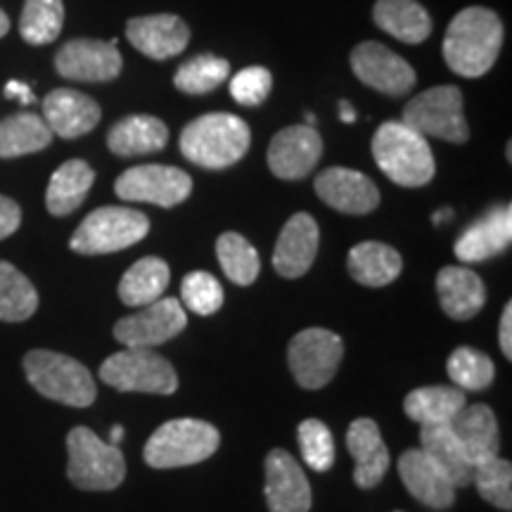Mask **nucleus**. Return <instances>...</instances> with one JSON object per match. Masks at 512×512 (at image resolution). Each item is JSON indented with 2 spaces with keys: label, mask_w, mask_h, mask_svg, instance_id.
<instances>
[{
  "label": "nucleus",
  "mask_w": 512,
  "mask_h": 512,
  "mask_svg": "<svg viewBox=\"0 0 512 512\" xmlns=\"http://www.w3.org/2000/svg\"><path fill=\"white\" fill-rule=\"evenodd\" d=\"M472 484L477 486L479 496L498 510L512 508V465L501 456L482 460L475 465Z\"/></svg>",
  "instance_id": "39"
},
{
  "label": "nucleus",
  "mask_w": 512,
  "mask_h": 512,
  "mask_svg": "<svg viewBox=\"0 0 512 512\" xmlns=\"http://www.w3.org/2000/svg\"><path fill=\"white\" fill-rule=\"evenodd\" d=\"M347 268L358 285L384 287L399 278L403 259L384 242H361L349 252Z\"/></svg>",
  "instance_id": "29"
},
{
  "label": "nucleus",
  "mask_w": 512,
  "mask_h": 512,
  "mask_svg": "<svg viewBox=\"0 0 512 512\" xmlns=\"http://www.w3.org/2000/svg\"><path fill=\"white\" fill-rule=\"evenodd\" d=\"M150 233V219L138 209L100 207L91 211L69 240L76 254L98 256L138 245Z\"/></svg>",
  "instance_id": "7"
},
{
  "label": "nucleus",
  "mask_w": 512,
  "mask_h": 512,
  "mask_svg": "<svg viewBox=\"0 0 512 512\" xmlns=\"http://www.w3.org/2000/svg\"><path fill=\"white\" fill-rule=\"evenodd\" d=\"M339 119H342L344 124H354L356 121V110L349 100L339 102Z\"/></svg>",
  "instance_id": "46"
},
{
  "label": "nucleus",
  "mask_w": 512,
  "mask_h": 512,
  "mask_svg": "<svg viewBox=\"0 0 512 512\" xmlns=\"http://www.w3.org/2000/svg\"><path fill=\"white\" fill-rule=\"evenodd\" d=\"M24 373L38 394L64 406L88 408L98 396V387L88 368L76 358L57 354V351H29L24 356Z\"/></svg>",
  "instance_id": "4"
},
{
  "label": "nucleus",
  "mask_w": 512,
  "mask_h": 512,
  "mask_svg": "<svg viewBox=\"0 0 512 512\" xmlns=\"http://www.w3.org/2000/svg\"><path fill=\"white\" fill-rule=\"evenodd\" d=\"M403 124L415 128L425 138L465 143L470 138V128L465 121L463 91L458 86H437L415 95L403 110Z\"/></svg>",
  "instance_id": "9"
},
{
  "label": "nucleus",
  "mask_w": 512,
  "mask_h": 512,
  "mask_svg": "<svg viewBox=\"0 0 512 512\" xmlns=\"http://www.w3.org/2000/svg\"><path fill=\"white\" fill-rule=\"evenodd\" d=\"M351 69L358 76V81H363L366 86L375 88L384 95H399L413 91L415 86V69L403 60L401 55H396L394 50L377 41H366L361 46L351 50Z\"/></svg>",
  "instance_id": "13"
},
{
  "label": "nucleus",
  "mask_w": 512,
  "mask_h": 512,
  "mask_svg": "<svg viewBox=\"0 0 512 512\" xmlns=\"http://www.w3.org/2000/svg\"><path fill=\"white\" fill-rule=\"evenodd\" d=\"M64 24L62 0H27L19 17V34L29 46H48Z\"/></svg>",
  "instance_id": "36"
},
{
  "label": "nucleus",
  "mask_w": 512,
  "mask_h": 512,
  "mask_svg": "<svg viewBox=\"0 0 512 512\" xmlns=\"http://www.w3.org/2000/svg\"><path fill=\"white\" fill-rule=\"evenodd\" d=\"M216 256L226 278L240 287L252 285L261 271L259 252L240 233H223L216 240Z\"/></svg>",
  "instance_id": "35"
},
{
  "label": "nucleus",
  "mask_w": 512,
  "mask_h": 512,
  "mask_svg": "<svg viewBox=\"0 0 512 512\" xmlns=\"http://www.w3.org/2000/svg\"><path fill=\"white\" fill-rule=\"evenodd\" d=\"M441 309L453 320L475 318L486 304V287L475 271L465 266H446L437 275Z\"/></svg>",
  "instance_id": "24"
},
{
  "label": "nucleus",
  "mask_w": 512,
  "mask_h": 512,
  "mask_svg": "<svg viewBox=\"0 0 512 512\" xmlns=\"http://www.w3.org/2000/svg\"><path fill=\"white\" fill-rule=\"evenodd\" d=\"M50 131L43 117L34 112H17L0 121V159L34 155L50 145Z\"/></svg>",
  "instance_id": "33"
},
{
  "label": "nucleus",
  "mask_w": 512,
  "mask_h": 512,
  "mask_svg": "<svg viewBox=\"0 0 512 512\" xmlns=\"http://www.w3.org/2000/svg\"><path fill=\"white\" fill-rule=\"evenodd\" d=\"M451 216H453V214H451V211H448V209H441V211H439V214H437V216H434V223H441V221H444V219L448 221V219H451Z\"/></svg>",
  "instance_id": "49"
},
{
  "label": "nucleus",
  "mask_w": 512,
  "mask_h": 512,
  "mask_svg": "<svg viewBox=\"0 0 512 512\" xmlns=\"http://www.w3.org/2000/svg\"><path fill=\"white\" fill-rule=\"evenodd\" d=\"M503 46V22L489 8H465L448 24L444 60L453 74L477 79L494 67Z\"/></svg>",
  "instance_id": "1"
},
{
  "label": "nucleus",
  "mask_w": 512,
  "mask_h": 512,
  "mask_svg": "<svg viewBox=\"0 0 512 512\" xmlns=\"http://www.w3.org/2000/svg\"><path fill=\"white\" fill-rule=\"evenodd\" d=\"M100 380L117 392L169 396L178 389L176 370L152 349H126L100 366Z\"/></svg>",
  "instance_id": "8"
},
{
  "label": "nucleus",
  "mask_w": 512,
  "mask_h": 512,
  "mask_svg": "<svg viewBox=\"0 0 512 512\" xmlns=\"http://www.w3.org/2000/svg\"><path fill=\"white\" fill-rule=\"evenodd\" d=\"M249 143H252L249 126L228 112H211L190 121L178 140L188 162L214 171L238 164L247 155Z\"/></svg>",
  "instance_id": "2"
},
{
  "label": "nucleus",
  "mask_w": 512,
  "mask_h": 512,
  "mask_svg": "<svg viewBox=\"0 0 512 512\" xmlns=\"http://www.w3.org/2000/svg\"><path fill=\"white\" fill-rule=\"evenodd\" d=\"M121 439H124V427H121V425H114V427H112V441H110V444H112V446H117Z\"/></svg>",
  "instance_id": "47"
},
{
  "label": "nucleus",
  "mask_w": 512,
  "mask_h": 512,
  "mask_svg": "<svg viewBox=\"0 0 512 512\" xmlns=\"http://www.w3.org/2000/svg\"><path fill=\"white\" fill-rule=\"evenodd\" d=\"M100 117L98 102L72 88H55L43 100V121L53 131V136L67 140L86 136L100 124Z\"/></svg>",
  "instance_id": "19"
},
{
  "label": "nucleus",
  "mask_w": 512,
  "mask_h": 512,
  "mask_svg": "<svg viewBox=\"0 0 512 512\" xmlns=\"http://www.w3.org/2000/svg\"><path fill=\"white\" fill-rule=\"evenodd\" d=\"M297 434L304 463L313 472H328L335 465V439H332L330 427L316 418H309L299 425Z\"/></svg>",
  "instance_id": "40"
},
{
  "label": "nucleus",
  "mask_w": 512,
  "mask_h": 512,
  "mask_svg": "<svg viewBox=\"0 0 512 512\" xmlns=\"http://www.w3.org/2000/svg\"><path fill=\"white\" fill-rule=\"evenodd\" d=\"M399 475L408 494L427 508L446 510L456 501V486L420 448H411L399 458Z\"/></svg>",
  "instance_id": "18"
},
{
  "label": "nucleus",
  "mask_w": 512,
  "mask_h": 512,
  "mask_svg": "<svg viewBox=\"0 0 512 512\" xmlns=\"http://www.w3.org/2000/svg\"><path fill=\"white\" fill-rule=\"evenodd\" d=\"M306 126H316V117L313 114H306Z\"/></svg>",
  "instance_id": "50"
},
{
  "label": "nucleus",
  "mask_w": 512,
  "mask_h": 512,
  "mask_svg": "<svg viewBox=\"0 0 512 512\" xmlns=\"http://www.w3.org/2000/svg\"><path fill=\"white\" fill-rule=\"evenodd\" d=\"M465 406L458 387H420L403 399V411L418 425H448Z\"/></svg>",
  "instance_id": "31"
},
{
  "label": "nucleus",
  "mask_w": 512,
  "mask_h": 512,
  "mask_svg": "<svg viewBox=\"0 0 512 512\" xmlns=\"http://www.w3.org/2000/svg\"><path fill=\"white\" fill-rule=\"evenodd\" d=\"M373 19L384 34L411 46L427 41L432 34V19L418 0H377Z\"/></svg>",
  "instance_id": "28"
},
{
  "label": "nucleus",
  "mask_w": 512,
  "mask_h": 512,
  "mask_svg": "<svg viewBox=\"0 0 512 512\" xmlns=\"http://www.w3.org/2000/svg\"><path fill=\"white\" fill-rule=\"evenodd\" d=\"M169 143V128L150 114H131L112 126L107 145L117 157H140L164 150Z\"/></svg>",
  "instance_id": "27"
},
{
  "label": "nucleus",
  "mask_w": 512,
  "mask_h": 512,
  "mask_svg": "<svg viewBox=\"0 0 512 512\" xmlns=\"http://www.w3.org/2000/svg\"><path fill=\"white\" fill-rule=\"evenodd\" d=\"M121 53L117 41H95V38H76L64 43L55 55L57 74L69 81L102 83L117 79L121 72Z\"/></svg>",
  "instance_id": "14"
},
{
  "label": "nucleus",
  "mask_w": 512,
  "mask_h": 512,
  "mask_svg": "<svg viewBox=\"0 0 512 512\" xmlns=\"http://www.w3.org/2000/svg\"><path fill=\"white\" fill-rule=\"evenodd\" d=\"M8 31H10V19L3 10H0V38L8 34Z\"/></svg>",
  "instance_id": "48"
},
{
  "label": "nucleus",
  "mask_w": 512,
  "mask_h": 512,
  "mask_svg": "<svg viewBox=\"0 0 512 512\" xmlns=\"http://www.w3.org/2000/svg\"><path fill=\"white\" fill-rule=\"evenodd\" d=\"M347 448L356 460L354 479L361 489H375L389 470V451L375 420L358 418L347 430Z\"/></svg>",
  "instance_id": "23"
},
{
  "label": "nucleus",
  "mask_w": 512,
  "mask_h": 512,
  "mask_svg": "<svg viewBox=\"0 0 512 512\" xmlns=\"http://www.w3.org/2000/svg\"><path fill=\"white\" fill-rule=\"evenodd\" d=\"M448 425L475 465L498 456L501 434H498L496 415L489 406H484V403L465 406Z\"/></svg>",
  "instance_id": "25"
},
{
  "label": "nucleus",
  "mask_w": 512,
  "mask_h": 512,
  "mask_svg": "<svg viewBox=\"0 0 512 512\" xmlns=\"http://www.w3.org/2000/svg\"><path fill=\"white\" fill-rule=\"evenodd\" d=\"M67 477L83 491H112L124 482L126 460L117 446L102 441L88 427H74L67 437Z\"/></svg>",
  "instance_id": "6"
},
{
  "label": "nucleus",
  "mask_w": 512,
  "mask_h": 512,
  "mask_svg": "<svg viewBox=\"0 0 512 512\" xmlns=\"http://www.w3.org/2000/svg\"><path fill=\"white\" fill-rule=\"evenodd\" d=\"M230 74V62L219 55H197L183 62L174 76V86L188 95H207Z\"/></svg>",
  "instance_id": "37"
},
{
  "label": "nucleus",
  "mask_w": 512,
  "mask_h": 512,
  "mask_svg": "<svg viewBox=\"0 0 512 512\" xmlns=\"http://www.w3.org/2000/svg\"><path fill=\"white\" fill-rule=\"evenodd\" d=\"M185 325H188V313L183 304L174 297H164L143 306L133 316L117 320L114 337L126 349H152L181 335Z\"/></svg>",
  "instance_id": "12"
},
{
  "label": "nucleus",
  "mask_w": 512,
  "mask_h": 512,
  "mask_svg": "<svg viewBox=\"0 0 512 512\" xmlns=\"http://www.w3.org/2000/svg\"><path fill=\"white\" fill-rule=\"evenodd\" d=\"M498 339H501V349L503 354L512 358V304H508L503 309L501 316V330H498Z\"/></svg>",
  "instance_id": "45"
},
{
  "label": "nucleus",
  "mask_w": 512,
  "mask_h": 512,
  "mask_svg": "<svg viewBox=\"0 0 512 512\" xmlns=\"http://www.w3.org/2000/svg\"><path fill=\"white\" fill-rule=\"evenodd\" d=\"M221 434L211 422L178 418L164 422L145 444V463L157 470L188 467L207 460L219 451Z\"/></svg>",
  "instance_id": "5"
},
{
  "label": "nucleus",
  "mask_w": 512,
  "mask_h": 512,
  "mask_svg": "<svg viewBox=\"0 0 512 512\" xmlns=\"http://www.w3.org/2000/svg\"><path fill=\"white\" fill-rule=\"evenodd\" d=\"M183 306L197 316H214L223 306V287L207 271H192L181 283Z\"/></svg>",
  "instance_id": "41"
},
{
  "label": "nucleus",
  "mask_w": 512,
  "mask_h": 512,
  "mask_svg": "<svg viewBox=\"0 0 512 512\" xmlns=\"http://www.w3.org/2000/svg\"><path fill=\"white\" fill-rule=\"evenodd\" d=\"M396 512H401V510H396Z\"/></svg>",
  "instance_id": "51"
},
{
  "label": "nucleus",
  "mask_w": 512,
  "mask_h": 512,
  "mask_svg": "<svg viewBox=\"0 0 512 512\" xmlns=\"http://www.w3.org/2000/svg\"><path fill=\"white\" fill-rule=\"evenodd\" d=\"M512 240V209L505 207L491 209L489 214L472 223L456 242L458 261L463 264H479V261L494 259L505 252Z\"/></svg>",
  "instance_id": "22"
},
{
  "label": "nucleus",
  "mask_w": 512,
  "mask_h": 512,
  "mask_svg": "<svg viewBox=\"0 0 512 512\" xmlns=\"http://www.w3.org/2000/svg\"><path fill=\"white\" fill-rule=\"evenodd\" d=\"M420 451L437 463L453 486H470L475 463L465 453L451 425H420Z\"/></svg>",
  "instance_id": "26"
},
{
  "label": "nucleus",
  "mask_w": 512,
  "mask_h": 512,
  "mask_svg": "<svg viewBox=\"0 0 512 512\" xmlns=\"http://www.w3.org/2000/svg\"><path fill=\"white\" fill-rule=\"evenodd\" d=\"M95 171L83 159H69L50 178L46 207L53 216H69L83 204L93 188Z\"/></svg>",
  "instance_id": "30"
},
{
  "label": "nucleus",
  "mask_w": 512,
  "mask_h": 512,
  "mask_svg": "<svg viewBox=\"0 0 512 512\" xmlns=\"http://www.w3.org/2000/svg\"><path fill=\"white\" fill-rule=\"evenodd\" d=\"M316 192L328 207L351 216L370 214L380 204L377 185L366 174L347 169V166H330L323 174H318Z\"/></svg>",
  "instance_id": "16"
},
{
  "label": "nucleus",
  "mask_w": 512,
  "mask_h": 512,
  "mask_svg": "<svg viewBox=\"0 0 512 512\" xmlns=\"http://www.w3.org/2000/svg\"><path fill=\"white\" fill-rule=\"evenodd\" d=\"M19 223H22V209H19V204L10 200V197L0 195V240L17 233Z\"/></svg>",
  "instance_id": "43"
},
{
  "label": "nucleus",
  "mask_w": 512,
  "mask_h": 512,
  "mask_svg": "<svg viewBox=\"0 0 512 512\" xmlns=\"http://www.w3.org/2000/svg\"><path fill=\"white\" fill-rule=\"evenodd\" d=\"M114 192L124 202H145L171 209L188 200L192 178L176 166L143 164L124 171L114 183Z\"/></svg>",
  "instance_id": "11"
},
{
  "label": "nucleus",
  "mask_w": 512,
  "mask_h": 512,
  "mask_svg": "<svg viewBox=\"0 0 512 512\" xmlns=\"http://www.w3.org/2000/svg\"><path fill=\"white\" fill-rule=\"evenodd\" d=\"M448 377L463 392H482L496 377L494 361L482 351L460 347L448 358Z\"/></svg>",
  "instance_id": "38"
},
{
  "label": "nucleus",
  "mask_w": 512,
  "mask_h": 512,
  "mask_svg": "<svg viewBox=\"0 0 512 512\" xmlns=\"http://www.w3.org/2000/svg\"><path fill=\"white\" fill-rule=\"evenodd\" d=\"M169 280L171 273L166 261L157 259V256H145L124 273L119 283V299L126 306L143 309V306L162 299Z\"/></svg>",
  "instance_id": "32"
},
{
  "label": "nucleus",
  "mask_w": 512,
  "mask_h": 512,
  "mask_svg": "<svg viewBox=\"0 0 512 512\" xmlns=\"http://www.w3.org/2000/svg\"><path fill=\"white\" fill-rule=\"evenodd\" d=\"M318 238V223L313 221V216L304 214V211L294 214L280 230V238L275 242V271L283 278H302L316 261Z\"/></svg>",
  "instance_id": "21"
},
{
  "label": "nucleus",
  "mask_w": 512,
  "mask_h": 512,
  "mask_svg": "<svg viewBox=\"0 0 512 512\" xmlns=\"http://www.w3.org/2000/svg\"><path fill=\"white\" fill-rule=\"evenodd\" d=\"M266 503L271 512H309L311 508L309 479L285 448H273L266 458Z\"/></svg>",
  "instance_id": "17"
},
{
  "label": "nucleus",
  "mask_w": 512,
  "mask_h": 512,
  "mask_svg": "<svg viewBox=\"0 0 512 512\" xmlns=\"http://www.w3.org/2000/svg\"><path fill=\"white\" fill-rule=\"evenodd\" d=\"M373 157L382 174L401 188H422L437 169L427 138L403 121H387L377 128Z\"/></svg>",
  "instance_id": "3"
},
{
  "label": "nucleus",
  "mask_w": 512,
  "mask_h": 512,
  "mask_svg": "<svg viewBox=\"0 0 512 512\" xmlns=\"http://www.w3.org/2000/svg\"><path fill=\"white\" fill-rule=\"evenodd\" d=\"M126 38L152 60H171L188 48L190 29L176 15H147L128 22Z\"/></svg>",
  "instance_id": "20"
},
{
  "label": "nucleus",
  "mask_w": 512,
  "mask_h": 512,
  "mask_svg": "<svg viewBox=\"0 0 512 512\" xmlns=\"http://www.w3.org/2000/svg\"><path fill=\"white\" fill-rule=\"evenodd\" d=\"M38 309V292L31 280L8 261H0V320L22 323Z\"/></svg>",
  "instance_id": "34"
},
{
  "label": "nucleus",
  "mask_w": 512,
  "mask_h": 512,
  "mask_svg": "<svg viewBox=\"0 0 512 512\" xmlns=\"http://www.w3.org/2000/svg\"><path fill=\"white\" fill-rule=\"evenodd\" d=\"M273 88V76L266 67H247L230 79V95L242 107H259Z\"/></svg>",
  "instance_id": "42"
},
{
  "label": "nucleus",
  "mask_w": 512,
  "mask_h": 512,
  "mask_svg": "<svg viewBox=\"0 0 512 512\" xmlns=\"http://www.w3.org/2000/svg\"><path fill=\"white\" fill-rule=\"evenodd\" d=\"M344 356V342L337 332L309 328L292 337L287 361L299 387L323 389L335 377Z\"/></svg>",
  "instance_id": "10"
},
{
  "label": "nucleus",
  "mask_w": 512,
  "mask_h": 512,
  "mask_svg": "<svg viewBox=\"0 0 512 512\" xmlns=\"http://www.w3.org/2000/svg\"><path fill=\"white\" fill-rule=\"evenodd\" d=\"M323 155V140L313 126H287L268 145V166L283 181H299L316 169Z\"/></svg>",
  "instance_id": "15"
},
{
  "label": "nucleus",
  "mask_w": 512,
  "mask_h": 512,
  "mask_svg": "<svg viewBox=\"0 0 512 512\" xmlns=\"http://www.w3.org/2000/svg\"><path fill=\"white\" fill-rule=\"evenodd\" d=\"M5 98L22 102V105H34L36 102V95H34V91H31V86H27V83H22V81L5 83Z\"/></svg>",
  "instance_id": "44"
}]
</instances>
